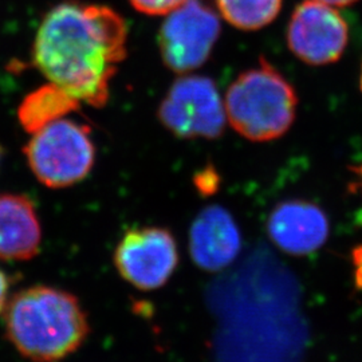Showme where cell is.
<instances>
[{
  "label": "cell",
  "mask_w": 362,
  "mask_h": 362,
  "mask_svg": "<svg viewBox=\"0 0 362 362\" xmlns=\"http://www.w3.org/2000/svg\"><path fill=\"white\" fill-rule=\"evenodd\" d=\"M242 248V235L231 212L221 206L204 208L189 230V254L202 270L216 272L230 266Z\"/></svg>",
  "instance_id": "10"
},
{
  "label": "cell",
  "mask_w": 362,
  "mask_h": 362,
  "mask_svg": "<svg viewBox=\"0 0 362 362\" xmlns=\"http://www.w3.org/2000/svg\"><path fill=\"white\" fill-rule=\"evenodd\" d=\"M128 25L116 10L64 1L45 15L33 59L39 71L82 104L103 107L110 83L127 58Z\"/></svg>",
  "instance_id": "1"
},
{
  "label": "cell",
  "mask_w": 362,
  "mask_h": 362,
  "mask_svg": "<svg viewBox=\"0 0 362 362\" xmlns=\"http://www.w3.org/2000/svg\"><path fill=\"white\" fill-rule=\"evenodd\" d=\"M1 158H3V151H1V146H0V163H1Z\"/></svg>",
  "instance_id": "20"
},
{
  "label": "cell",
  "mask_w": 362,
  "mask_h": 362,
  "mask_svg": "<svg viewBox=\"0 0 362 362\" xmlns=\"http://www.w3.org/2000/svg\"><path fill=\"white\" fill-rule=\"evenodd\" d=\"M220 37L218 13L200 0H188L168 13L158 33V49L169 70L187 74L204 65Z\"/></svg>",
  "instance_id": "6"
},
{
  "label": "cell",
  "mask_w": 362,
  "mask_h": 362,
  "mask_svg": "<svg viewBox=\"0 0 362 362\" xmlns=\"http://www.w3.org/2000/svg\"><path fill=\"white\" fill-rule=\"evenodd\" d=\"M194 184L202 196H212L219 189V173L214 167L203 168L194 175Z\"/></svg>",
  "instance_id": "15"
},
{
  "label": "cell",
  "mask_w": 362,
  "mask_h": 362,
  "mask_svg": "<svg viewBox=\"0 0 362 362\" xmlns=\"http://www.w3.org/2000/svg\"><path fill=\"white\" fill-rule=\"evenodd\" d=\"M318 1H322L325 4H329V6H337V7H346L350 4H354L357 3L358 0H318Z\"/></svg>",
  "instance_id": "18"
},
{
  "label": "cell",
  "mask_w": 362,
  "mask_h": 362,
  "mask_svg": "<svg viewBox=\"0 0 362 362\" xmlns=\"http://www.w3.org/2000/svg\"><path fill=\"white\" fill-rule=\"evenodd\" d=\"M282 3L284 0H216L221 16L245 31L269 26L281 13Z\"/></svg>",
  "instance_id": "13"
},
{
  "label": "cell",
  "mask_w": 362,
  "mask_h": 362,
  "mask_svg": "<svg viewBox=\"0 0 362 362\" xmlns=\"http://www.w3.org/2000/svg\"><path fill=\"white\" fill-rule=\"evenodd\" d=\"M351 172L357 176V179H358V182H357V187L360 188V191L362 192V164L361 165H358V167H354V168H351Z\"/></svg>",
  "instance_id": "19"
},
{
  "label": "cell",
  "mask_w": 362,
  "mask_h": 362,
  "mask_svg": "<svg viewBox=\"0 0 362 362\" xmlns=\"http://www.w3.org/2000/svg\"><path fill=\"white\" fill-rule=\"evenodd\" d=\"M349 42L342 15L318 0L298 4L287 27V45L302 62L313 66L337 62Z\"/></svg>",
  "instance_id": "8"
},
{
  "label": "cell",
  "mask_w": 362,
  "mask_h": 362,
  "mask_svg": "<svg viewBox=\"0 0 362 362\" xmlns=\"http://www.w3.org/2000/svg\"><path fill=\"white\" fill-rule=\"evenodd\" d=\"M158 118L180 139L221 136L226 127V107L211 78L184 76L169 89L158 107Z\"/></svg>",
  "instance_id": "5"
},
{
  "label": "cell",
  "mask_w": 362,
  "mask_h": 362,
  "mask_svg": "<svg viewBox=\"0 0 362 362\" xmlns=\"http://www.w3.org/2000/svg\"><path fill=\"white\" fill-rule=\"evenodd\" d=\"M42 226L26 194H0V259L28 260L40 250Z\"/></svg>",
  "instance_id": "11"
},
{
  "label": "cell",
  "mask_w": 362,
  "mask_h": 362,
  "mask_svg": "<svg viewBox=\"0 0 362 362\" xmlns=\"http://www.w3.org/2000/svg\"><path fill=\"white\" fill-rule=\"evenodd\" d=\"M79 106L81 103L76 97L58 85L47 82L23 98L18 109V118L22 128L33 134L54 121L76 112Z\"/></svg>",
  "instance_id": "12"
},
{
  "label": "cell",
  "mask_w": 362,
  "mask_h": 362,
  "mask_svg": "<svg viewBox=\"0 0 362 362\" xmlns=\"http://www.w3.org/2000/svg\"><path fill=\"white\" fill-rule=\"evenodd\" d=\"M293 85L264 58L242 73L226 95V117L233 129L254 143L282 137L297 116Z\"/></svg>",
  "instance_id": "3"
},
{
  "label": "cell",
  "mask_w": 362,
  "mask_h": 362,
  "mask_svg": "<svg viewBox=\"0 0 362 362\" xmlns=\"http://www.w3.org/2000/svg\"><path fill=\"white\" fill-rule=\"evenodd\" d=\"M4 326L13 348L33 362L62 361L79 349L90 333L79 299L45 285L26 287L7 302Z\"/></svg>",
  "instance_id": "2"
},
{
  "label": "cell",
  "mask_w": 362,
  "mask_h": 362,
  "mask_svg": "<svg viewBox=\"0 0 362 362\" xmlns=\"http://www.w3.org/2000/svg\"><path fill=\"white\" fill-rule=\"evenodd\" d=\"M88 125L61 118L31 134L23 153L39 182L52 189L83 180L94 167L95 146Z\"/></svg>",
  "instance_id": "4"
},
{
  "label": "cell",
  "mask_w": 362,
  "mask_h": 362,
  "mask_svg": "<svg viewBox=\"0 0 362 362\" xmlns=\"http://www.w3.org/2000/svg\"><path fill=\"white\" fill-rule=\"evenodd\" d=\"M8 288H10V279L6 275V272L0 270V313L4 310L7 306Z\"/></svg>",
  "instance_id": "17"
},
{
  "label": "cell",
  "mask_w": 362,
  "mask_h": 362,
  "mask_svg": "<svg viewBox=\"0 0 362 362\" xmlns=\"http://www.w3.org/2000/svg\"><path fill=\"white\" fill-rule=\"evenodd\" d=\"M134 10L149 16L168 15L188 0H129Z\"/></svg>",
  "instance_id": "14"
},
{
  "label": "cell",
  "mask_w": 362,
  "mask_h": 362,
  "mask_svg": "<svg viewBox=\"0 0 362 362\" xmlns=\"http://www.w3.org/2000/svg\"><path fill=\"white\" fill-rule=\"evenodd\" d=\"M272 243L286 254L303 257L318 251L330 233L322 208L308 200H285L274 208L267 221Z\"/></svg>",
  "instance_id": "9"
},
{
  "label": "cell",
  "mask_w": 362,
  "mask_h": 362,
  "mask_svg": "<svg viewBox=\"0 0 362 362\" xmlns=\"http://www.w3.org/2000/svg\"><path fill=\"white\" fill-rule=\"evenodd\" d=\"M113 262L118 274L139 290L165 285L179 264L173 233L164 227L132 228L119 239Z\"/></svg>",
  "instance_id": "7"
},
{
  "label": "cell",
  "mask_w": 362,
  "mask_h": 362,
  "mask_svg": "<svg viewBox=\"0 0 362 362\" xmlns=\"http://www.w3.org/2000/svg\"><path fill=\"white\" fill-rule=\"evenodd\" d=\"M360 86H361V90H362V66H361V77H360Z\"/></svg>",
  "instance_id": "21"
},
{
  "label": "cell",
  "mask_w": 362,
  "mask_h": 362,
  "mask_svg": "<svg viewBox=\"0 0 362 362\" xmlns=\"http://www.w3.org/2000/svg\"><path fill=\"white\" fill-rule=\"evenodd\" d=\"M351 264H353V278L356 288L362 290V245L354 247L350 252Z\"/></svg>",
  "instance_id": "16"
}]
</instances>
